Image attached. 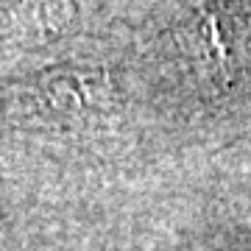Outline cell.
Returning <instances> with one entry per match:
<instances>
[{"label": "cell", "instance_id": "6da1fadb", "mask_svg": "<svg viewBox=\"0 0 251 251\" xmlns=\"http://www.w3.org/2000/svg\"><path fill=\"white\" fill-rule=\"evenodd\" d=\"M243 36L240 17L224 3H212L184 25L181 42L204 73L229 78L243 59Z\"/></svg>", "mask_w": 251, "mask_h": 251}, {"label": "cell", "instance_id": "7a4b0ae2", "mask_svg": "<svg viewBox=\"0 0 251 251\" xmlns=\"http://www.w3.org/2000/svg\"><path fill=\"white\" fill-rule=\"evenodd\" d=\"M39 112L45 117H59V120H81V117L106 103L109 84L103 75L90 70H59L56 75H48L39 81L34 92H28Z\"/></svg>", "mask_w": 251, "mask_h": 251}, {"label": "cell", "instance_id": "3957f363", "mask_svg": "<svg viewBox=\"0 0 251 251\" xmlns=\"http://www.w3.org/2000/svg\"><path fill=\"white\" fill-rule=\"evenodd\" d=\"M73 17L70 0H20L11 9V28L20 42H48Z\"/></svg>", "mask_w": 251, "mask_h": 251}, {"label": "cell", "instance_id": "277c9868", "mask_svg": "<svg viewBox=\"0 0 251 251\" xmlns=\"http://www.w3.org/2000/svg\"><path fill=\"white\" fill-rule=\"evenodd\" d=\"M0 243H3V234H0Z\"/></svg>", "mask_w": 251, "mask_h": 251}]
</instances>
